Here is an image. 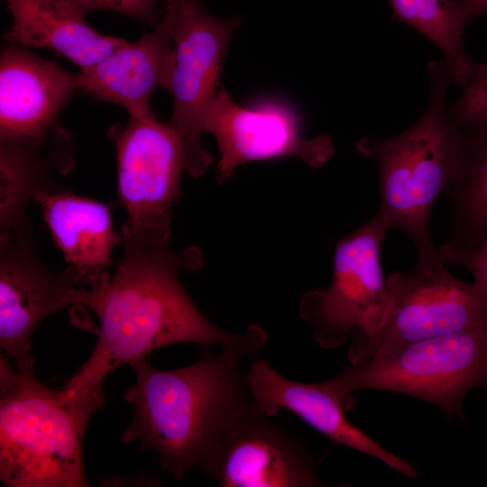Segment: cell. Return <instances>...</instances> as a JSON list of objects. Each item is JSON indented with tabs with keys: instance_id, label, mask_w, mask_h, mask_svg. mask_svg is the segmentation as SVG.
I'll return each mask as SVG.
<instances>
[{
	"instance_id": "obj_1",
	"label": "cell",
	"mask_w": 487,
	"mask_h": 487,
	"mask_svg": "<svg viewBox=\"0 0 487 487\" xmlns=\"http://www.w3.org/2000/svg\"><path fill=\"white\" fill-rule=\"evenodd\" d=\"M122 238L124 251L114 274L97 288L78 287L73 293L72 305L88 308L100 326L90 356L65 388L100 390L119 366L132 365L170 345H219L241 355L265 345L268 336L261 326L253 324L243 333L227 332L196 307L179 276L200 267L198 249L178 252L169 244Z\"/></svg>"
},
{
	"instance_id": "obj_2",
	"label": "cell",
	"mask_w": 487,
	"mask_h": 487,
	"mask_svg": "<svg viewBox=\"0 0 487 487\" xmlns=\"http://www.w3.org/2000/svg\"><path fill=\"white\" fill-rule=\"evenodd\" d=\"M241 356L223 349L174 370L155 368L146 358L133 363L135 383L124 393L133 418L123 441L153 450L176 480L202 471L230 422L253 400Z\"/></svg>"
},
{
	"instance_id": "obj_3",
	"label": "cell",
	"mask_w": 487,
	"mask_h": 487,
	"mask_svg": "<svg viewBox=\"0 0 487 487\" xmlns=\"http://www.w3.org/2000/svg\"><path fill=\"white\" fill-rule=\"evenodd\" d=\"M429 83L427 106L403 133L387 139L365 136L356 143L359 153L378 168L379 212L389 229L406 233L416 249L419 270L443 268L429 234L435 200L455 180L461 162L462 132L447 112L450 81L445 60H432L426 69Z\"/></svg>"
},
{
	"instance_id": "obj_4",
	"label": "cell",
	"mask_w": 487,
	"mask_h": 487,
	"mask_svg": "<svg viewBox=\"0 0 487 487\" xmlns=\"http://www.w3.org/2000/svg\"><path fill=\"white\" fill-rule=\"evenodd\" d=\"M102 389L57 391L0 355V480L9 487H85L83 442Z\"/></svg>"
},
{
	"instance_id": "obj_5",
	"label": "cell",
	"mask_w": 487,
	"mask_h": 487,
	"mask_svg": "<svg viewBox=\"0 0 487 487\" xmlns=\"http://www.w3.org/2000/svg\"><path fill=\"white\" fill-rule=\"evenodd\" d=\"M325 383L346 411L354 407V391L378 390L422 400L448 418L464 419L465 394L475 388L487 391V322L375 355Z\"/></svg>"
},
{
	"instance_id": "obj_6",
	"label": "cell",
	"mask_w": 487,
	"mask_h": 487,
	"mask_svg": "<svg viewBox=\"0 0 487 487\" xmlns=\"http://www.w3.org/2000/svg\"><path fill=\"white\" fill-rule=\"evenodd\" d=\"M388 229L377 211L371 220L337 243L329 285L301 297L299 316L321 347L334 349L356 343L371 335L385 318L391 291L381 250Z\"/></svg>"
},
{
	"instance_id": "obj_7",
	"label": "cell",
	"mask_w": 487,
	"mask_h": 487,
	"mask_svg": "<svg viewBox=\"0 0 487 487\" xmlns=\"http://www.w3.org/2000/svg\"><path fill=\"white\" fill-rule=\"evenodd\" d=\"M166 21L174 43L175 66L169 92L173 112L167 124L179 135L188 159V173L203 174L212 164L202 143L205 118L216 87L230 39L241 16L220 19L200 0H163Z\"/></svg>"
},
{
	"instance_id": "obj_8",
	"label": "cell",
	"mask_w": 487,
	"mask_h": 487,
	"mask_svg": "<svg viewBox=\"0 0 487 487\" xmlns=\"http://www.w3.org/2000/svg\"><path fill=\"white\" fill-rule=\"evenodd\" d=\"M109 134L116 147L118 201L127 214L122 237L169 244L171 208L188 172L181 140L153 114L130 116L124 128L111 127Z\"/></svg>"
},
{
	"instance_id": "obj_9",
	"label": "cell",
	"mask_w": 487,
	"mask_h": 487,
	"mask_svg": "<svg viewBox=\"0 0 487 487\" xmlns=\"http://www.w3.org/2000/svg\"><path fill=\"white\" fill-rule=\"evenodd\" d=\"M387 282L391 291L387 315L371 335L349 345L352 364L487 322V293L445 267L395 271Z\"/></svg>"
},
{
	"instance_id": "obj_10",
	"label": "cell",
	"mask_w": 487,
	"mask_h": 487,
	"mask_svg": "<svg viewBox=\"0 0 487 487\" xmlns=\"http://www.w3.org/2000/svg\"><path fill=\"white\" fill-rule=\"evenodd\" d=\"M302 129L300 115L285 100L270 97L241 106L221 87L203 125L216 140V179L222 184L240 166L260 160L293 156L313 169L322 167L334 155L331 138L306 139Z\"/></svg>"
},
{
	"instance_id": "obj_11",
	"label": "cell",
	"mask_w": 487,
	"mask_h": 487,
	"mask_svg": "<svg viewBox=\"0 0 487 487\" xmlns=\"http://www.w3.org/2000/svg\"><path fill=\"white\" fill-rule=\"evenodd\" d=\"M75 268L56 272L39 258L32 234L0 232V345L18 369L34 367L32 337L48 316L71 305Z\"/></svg>"
},
{
	"instance_id": "obj_12",
	"label": "cell",
	"mask_w": 487,
	"mask_h": 487,
	"mask_svg": "<svg viewBox=\"0 0 487 487\" xmlns=\"http://www.w3.org/2000/svg\"><path fill=\"white\" fill-rule=\"evenodd\" d=\"M202 472L224 487H316L307 447L252 400L230 422Z\"/></svg>"
},
{
	"instance_id": "obj_13",
	"label": "cell",
	"mask_w": 487,
	"mask_h": 487,
	"mask_svg": "<svg viewBox=\"0 0 487 487\" xmlns=\"http://www.w3.org/2000/svg\"><path fill=\"white\" fill-rule=\"evenodd\" d=\"M78 90L75 75L17 47L0 59V144L46 145L68 132L59 115Z\"/></svg>"
},
{
	"instance_id": "obj_14",
	"label": "cell",
	"mask_w": 487,
	"mask_h": 487,
	"mask_svg": "<svg viewBox=\"0 0 487 487\" xmlns=\"http://www.w3.org/2000/svg\"><path fill=\"white\" fill-rule=\"evenodd\" d=\"M244 374L253 400L267 416L286 409L333 442L373 456L407 477L418 476L414 466L348 422L341 400L325 381L289 380L261 358L253 359Z\"/></svg>"
},
{
	"instance_id": "obj_15",
	"label": "cell",
	"mask_w": 487,
	"mask_h": 487,
	"mask_svg": "<svg viewBox=\"0 0 487 487\" xmlns=\"http://www.w3.org/2000/svg\"><path fill=\"white\" fill-rule=\"evenodd\" d=\"M171 36L163 17L154 30L133 43L127 42L100 62L75 74L78 90L114 103L130 116L152 115L150 99L157 89L169 91L175 66Z\"/></svg>"
},
{
	"instance_id": "obj_16",
	"label": "cell",
	"mask_w": 487,
	"mask_h": 487,
	"mask_svg": "<svg viewBox=\"0 0 487 487\" xmlns=\"http://www.w3.org/2000/svg\"><path fill=\"white\" fill-rule=\"evenodd\" d=\"M34 200L80 287L104 284L110 277L113 249L123 240L113 228L110 206L64 189L41 192Z\"/></svg>"
},
{
	"instance_id": "obj_17",
	"label": "cell",
	"mask_w": 487,
	"mask_h": 487,
	"mask_svg": "<svg viewBox=\"0 0 487 487\" xmlns=\"http://www.w3.org/2000/svg\"><path fill=\"white\" fill-rule=\"evenodd\" d=\"M13 23L3 37L26 47L46 48L81 68L108 57L128 41L88 25L84 14L65 0H6Z\"/></svg>"
},
{
	"instance_id": "obj_18",
	"label": "cell",
	"mask_w": 487,
	"mask_h": 487,
	"mask_svg": "<svg viewBox=\"0 0 487 487\" xmlns=\"http://www.w3.org/2000/svg\"><path fill=\"white\" fill-rule=\"evenodd\" d=\"M46 146L0 144V232H32L29 202L41 192L64 189L51 173H67L73 165L70 144L45 153Z\"/></svg>"
},
{
	"instance_id": "obj_19",
	"label": "cell",
	"mask_w": 487,
	"mask_h": 487,
	"mask_svg": "<svg viewBox=\"0 0 487 487\" xmlns=\"http://www.w3.org/2000/svg\"><path fill=\"white\" fill-rule=\"evenodd\" d=\"M460 128L461 162L446 192L451 215L443 246L470 249L487 238V123Z\"/></svg>"
},
{
	"instance_id": "obj_20",
	"label": "cell",
	"mask_w": 487,
	"mask_h": 487,
	"mask_svg": "<svg viewBox=\"0 0 487 487\" xmlns=\"http://www.w3.org/2000/svg\"><path fill=\"white\" fill-rule=\"evenodd\" d=\"M392 17L432 41L444 54L451 83L465 88L487 75V65L465 51L463 32L468 24L455 0H387Z\"/></svg>"
},
{
	"instance_id": "obj_21",
	"label": "cell",
	"mask_w": 487,
	"mask_h": 487,
	"mask_svg": "<svg viewBox=\"0 0 487 487\" xmlns=\"http://www.w3.org/2000/svg\"><path fill=\"white\" fill-rule=\"evenodd\" d=\"M451 121L459 127L487 123V75L464 88L449 112Z\"/></svg>"
},
{
	"instance_id": "obj_22",
	"label": "cell",
	"mask_w": 487,
	"mask_h": 487,
	"mask_svg": "<svg viewBox=\"0 0 487 487\" xmlns=\"http://www.w3.org/2000/svg\"><path fill=\"white\" fill-rule=\"evenodd\" d=\"M84 15L92 11H112L143 23L156 24L161 0H65Z\"/></svg>"
},
{
	"instance_id": "obj_23",
	"label": "cell",
	"mask_w": 487,
	"mask_h": 487,
	"mask_svg": "<svg viewBox=\"0 0 487 487\" xmlns=\"http://www.w3.org/2000/svg\"><path fill=\"white\" fill-rule=\"evenodd\" d=\"M438 253L443 262L468 270L473 282L487 293V238L470 249H452L442 245Z\"/></svg>"
},
{
	"instance_id": "obj_24",
	"label": "cell",
	"mask_w": 487,
	"mask_h": 487,
	"mask_svg": "<svg viewBox=\"0 0 487 487\" xmlns=\"http://www.w3.org/2000/svg\"><path fill=\"white\" fill-rule=\"evenodd\" d=\"M464 19L471 21L487 15V0H455Z\"/></svg>"
}]
</instances>
